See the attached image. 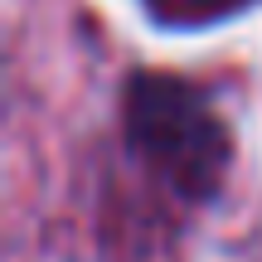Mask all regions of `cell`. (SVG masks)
<instances>
[{"mask_svg":"<svg viewBox=\"0 0 262 262\" xmlns=\"http://www.w3.org/2000/svg\"><path fill=\"white\" fill-rule=\"evenodd\" d=\"M126 141L180 199H209L228 170V131L209 97L170 73L126 88Z\"/></svg>","mask_w":262,"mask_h":262,"instance_id":"6da1fadb","label":"cell"},{"mask_svg":"<svg viewBox=\"0 0 262 262\" xmlns=\"http://www.w3.org/2000/svg\"><path fill=\"white\" fill-rule=\"evenodd\" d=\"M146 15L156 25H170V29H194V25H219L228 15H243L248 5L257 0H141Z\"/></svg>","mask_w":262,"mask_h":262,"instance_id":"7a4b0ae2","label":"cell"}]
</instances>
